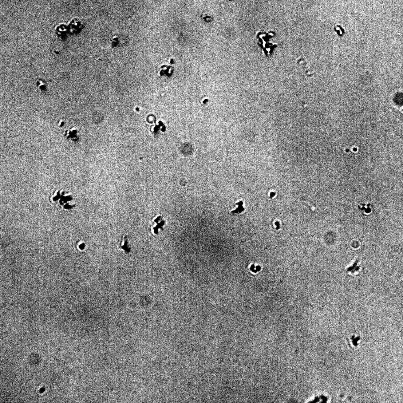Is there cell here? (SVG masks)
I'll return each mask as SVG.
<instances>
[{"mask_svg":"<svg viewBox=\"0 0 403 403\" xmlns=\"http://www.w3.org/2000/svg\"><path fill=\"white\" fill-rule=\"evenodd\" d=\"M36 86L40 91L42 92H46L47 91V85L46 82L42 79L38 80L36 82Z\"/></svg>","mask_w":403,"mask_h":403,"instance_id":"obj_5","label":"cell"},{"mask_svg":"<svg viewBox=\"0 0 403 403\" xmlns=\"http://www.w3.org/2000/svg\"><path fill=\"white\" fill-rule=\"evenodd\" d=\"M201 18L205 22H207V23H210V22H212L213 20V18L211 16L206 13L202 14L201 15Z\"/></svg>","mask_w":403,"mask_h":403,"instance_id":"obj_8","label":"cell"},{"mask_svg":"<svg viewBox=\"0 0 403 403\" xmlns=\"http://www.w3.org/2000/svg\"><path fill=\"white\" fill-rule=\"evenodd\" d=\"M272 226L276 230L280 229L282 227L281 223L280 221L277 219L274 220L272 223Z\"/></svg>","mask_w":403,"mask_h":403,"instance_id":"obj_10","label":"cell"},{"mask_svg":"<svg viewBox=\"0 0 403 403\" xmlns=\"http://www.w3.org/2000/svg\"><path fill=\"white\" fill-rule=\"evenodd\" d=\"M119 248L123 250L126 253H128L131 251V247L129 245L128 239L127 236H123L121 239Z\"/></svg>","mask_w":403,"mask_h":403,"instance_id":"obj_2","label":"cell"},{"mask_svg":"<svg viewBox=\"0 0 403 403\" xmlns=\"http://www.w3.org/2000/svg\"><path fill=\"white\" fill-rule=\"evenodd\" d=\"M227 1H234V0H227Z\"/></svg>","mask_w":403,"mask_h":403,"instance_id":"obj_12","label":"cell"},{"mask_svg":"<svg viewBox=\"0 0 403 403\" xmlns=\"http://www.w3.org/2000/svg\"><path fill=\"white\" fill-rule=\"evenodd\" d=\"M165 221L162 219L161 216H157L151 220L149 227V232L152 235H158L160 230H163Z\"/></svg>","mask_w":403,"mask_h":403,"instance_id":"obj_1","label":"cell"},{"mask_svg":"<svg viewBox=\"0 0 403 403\" xmlns=\"http://www.w3.org/2000/svg\"><path fill=\"white\" fill-rule=\"evenodd\" d=\"M334 30L336 32L337 34L339 37H342L344 34H345V29L340 25H335L334 27Z\"/></svg>","mask_w":403,"mask_h":403,"instance_id":"obj_7","label":"cell"},{"mask_svg":"<svg viewBox=\"0 0 403 403\" xmlns=\"http://www.w3.org/2000/svg\"><path fill=\"white\" fill-rule=\"evenodd\" d=\"M251 267V269L253 271L255 272H256L257 271H259L261 269L260 267L259 266L257 267L256 269H255V267L254 265H252Z\"/></svg>","mask_w":403,"mask_h":403,"instance_id":"obj_11","label":"cell"},{"mask_svg":"<svg viewBox=\"0 0 403 403\" xmlns=\"http://www.w3.org/2000/svg\"><path fill=\"white\" fill-rule=\"evenodd\" d=\"M243 201H240L237 203V205L238 206V207L235 210L231 211V213H233V214H236V213H242L245 210V208L243 206Z\"/></svg>","mask_w":403,"mask_h":403,"instance_id":"obj_6","label":"cell"},{"mask_svg":"<svg viewBox=\"0 0 403 403\" xmlns=\"http://www.w3.org/2000/svg\"><path fill=\"white\" fill-rule=\"evenodd\" d=\"M77 131L75 128L73 127L69 129L68 130H66L65 132L64 136L67 137V139H71L73 141H76L77 138Z\"/></svg>","mask_w":403,"mask_h":403,"instance_id":"obj_3","label":"cell"},{"mask_svg":"<svg viewBox=\"0 0 403 403\" xmlns=\"http://www.w3.org/2000/svg\"><path fill=\"white\" fill-rule=\"evenodd\" d=\"M160 68V74H166L167 75H169L170 76L173 73L174 71L173 67L171 66L166 65H164L161 66Z\"/></svg>","mask_w":403,"mask_h":403,"instance_id":"obj_4","label":"cell"},{"mask_svg":"<svg viewBox=\"0 0 403 403\" xmlns=\"http://www.w3.org/2000/svg\"><path fill=\"white\" fill-rule=\"evenodd\" d=\"M277 192L276 190L274 189H272L268 191L267 196L269 199L272 200L277 196Z\"/></svg>","mask_w":403,"mask_h":403,"instance_id":"obj_9","label":"cell"}]
</instances>
